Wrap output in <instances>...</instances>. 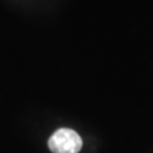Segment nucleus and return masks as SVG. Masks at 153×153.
Here are the masks:
<instances>
[{
  "instance_id": "f257e3e1",
  "label": "nucleus",
  "mask_w": 153,
  "mask_h": 153,
  "mask_svg": "<svg viewBox=\"0 0 153 153\" xmlns=\"http://www.w3.org/2000/svg\"><path fill=\"white\" fill-rule=\"evenodd\" d=\"M47 144L52 153H78L83 142L76 131L63 128L52 134Z\"/></svg>"
}]
</instances>
